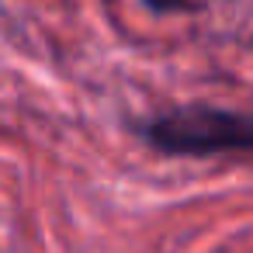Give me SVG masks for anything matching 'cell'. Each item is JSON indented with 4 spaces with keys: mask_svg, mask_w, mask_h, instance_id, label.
<instances>
[{
    "mask_svg": "<svg viewBox=\"0 0 253 253\" xmlns=\"http://www.w3.org/2000/svg\"><path fill=\"white\" fill-rule=\"evenodd\" d=\"M142 4H146L153 14H173V11L191 7V0H142Z\"/></svg>",
    "mask_w": 253,
    "mask_h": 253,
    "instance_id": "2",
    "label": "cell"
},
{
    "mask_svg": "<svg viewBox=\"0 0 253 253\" xmlns=\"http://www.w3.org/2000/svg\"><path fill=\"white\" fill-rule=\"evenodd\" d=\"M139 139L173 160L253 156V111L218 104H177L135 125Z\"/></svg>",
    "mask_w": 253,
    "mask_h": 253,
    "instance_id": "1",
    "label": "cell"
}]
</instances>
